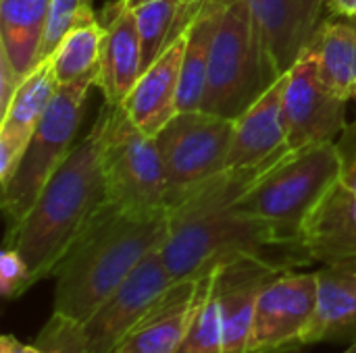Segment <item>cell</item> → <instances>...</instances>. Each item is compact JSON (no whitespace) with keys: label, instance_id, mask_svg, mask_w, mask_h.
<instances>
[{"label":"cell","instance_id":"obj_28","mask_svg":"<svg viewBox=\"0 0 356 353\" xmlns=\"http://www.w3.org/2000/svg\"><path fill=\"white\" fill-rule=\"evenodd\" d=\"M86 0H50L48 8V27H46V37L44 46L40 52V62L48 60L58 42L67 35V31L73 27V23L79 19V15L86 8Z\"/></svg>","mask_w":356,"mask_h":353},{"label":"cell","instance_id":"obj_5","mask_svg":"<svg viewBox=\"0 0 356 353\" xmlns=\"http://www.w3.org/2000/svg\"><path fill=\"white\" fill-rule=\"evenodd\" d=\"M340 175L342 158L336 141L290 150L242 193L236 208L273 225L288 239L305 243L307 216Z\"/></svg>","mask_w":356,"mask_h":353},{"label":"cell","instance_id":"obj_31","mask_svg":"<svg viewBox=\"0 0 356 353\" xmlns=\"http://www.w3.org/2000/svg\"><path fill=\"white\" fill-rule=\"evenodd\" d=\"M23 79H25V77H21V75L15 71L13 62L8 60V56H6L4 50L0 48V117H2V112L6 110V106L10 104V100H13L17 87L21 85Z\"/></svg>","mask_w":356,"mask_h":353},{"label":"cell","instance_id":"obj_7","mask_svg":"<svg viewBox=\"0 0 356 353\" xmlns=\"http://www.w3.org/2000/svg\"><path fill=\"white\" fill-rule=\"evenodd\" d=\"M100 160L111 204L127 210H167V177L156 139L138 129L123 106L104 104Z\"/></svg>","mask_w":356,"mask_h":353},{"label":"cell","instance_id":"obj_21","mask_svg":"<svg viewBox=\"0 0 356 353\" xmlns=\"http://www.w3.org/2000/svg\"><path fill=\"white\" fill-rule=\"evenodd\" d=\"M50 0H0V48L21 77L40 64Z\"/></svg>","mask_w":356,"mask_h":353},{"label":"cell","instance_id":"obj_22","mask_svg":"<svg viewBox=\"0 0 356 353\" xmlns=\"http://www.w3.org/2000/svg\"><path fill=\"white\" fill-rule=\"evenodd\" d=\"M321 81L336 96L356 102V29L346 17L323 21L307 48Z\"/></svg>","mask_w":356,"mask_h":353},{"label":"cell","instance_id":"obj_26","mask_svg":"<svg viewBox=\"0 0 356 353\" xmlns=\"http://www.w3.org/2000/svg\"><path fill=\"white\" fill-rule=\"evenodd\" d=\"M142 44V67H150L173 42L179 0H150L131 8Z\"/></svg>","mask_w":356,"mask_h":353},{"label":"cell","instance_id":"obj_29","mask_svg":"<svg viewBox=\"0 0 356 353\" xmlns=\"http://www.w3.org/2000/svg\"><path fill=\"white\" fill-rule=\"evenodd\" d=\"M31 279H29V268L19 256L17 250L4 248L0 256V289L6 300H17L21 298L27 289H31Z\"/></svg>","mask_w":356,"mask_h":353},{"label":"cell","instance_id":"obj_38","mask_svg":"<svg viewBox=\"0 0 356 353\" xmlns=\"http://www.w3.org/2000/svg\"><path fill=\"white\" fill-rule=\"evenodd\" d=\"M86 4H88V6H92V0H86Z\"/></svg>","mask_w":356,"mask_h":353},{"label":"cell","instance_id":"obj_10","mask_svg":"<svg viewBox=\"0 0 356 353\" xmlns=\"http://www.w3.org/2000/svg\"><path fill=\"white\" fill-rule=\"evenodd\" d=\"M317 273L286 270L277 275L259 295L248 353L305 347L302 337L317 312Z\"/></svg>","mask_w":356,"mask_h":353},{"label":"cell","instance_id":"obj_34","mask_svg":"<svg viewBox=\"0 0 356 353\" xmlns=\"http://www.w3.org/2000/svg\"><path fill=\"white\" fill-rule=\"evenodd\" d=\"M0 353H27V345H23L13 335H4L0 339Z\"/></svg>","mask_w":356,"mask_h":353},{"label":"cell","instance_id":"obj_36","mask_svg":"<svg viewBox=\"0 0 356 353\" xmlns=\"http://www.w3.org/2000/svg\"><path fill=\"white\" fill-rule=\"evenodd\" d=\"M129 8H134V6H138V4H144V2H150V0H123Z\"/></svg>","mask_w":356,"mask_h":353},{"label":"cell","instance_id":"obj_23","mask_svg":"<svg viewBox=\"0 0 356 353\" xmlns=\"http://www.w3.org/2000/svg\"><path fill=\"white\" fill-rule=\"evenodd\" d=\"M221 0H215L200 8V12L186 27V52L181 60V79H179V98L177 110H198L202 108L207 77H209V60L211 46L219 21Z\"/></svg>","mask_w":356,"mask_h":353},{"label":"cell","instance_id":"obj_14","mask_svg":"<svg viewBox=\"0 0 356 353\" xmlns=\"http://www.w3.org/2000/svg\"><path fill=\"white\" fill-rule=\"evenodd\" d=\"M184 52L186 31L177 35L159 54V58L140 73L136 85L121 104L134 125L150 137H156L159 131L179 112L177 98Z\"/></svg>","mask_w":356,"mask_h":353},{"label":"cell","instance_id":"obj_19","mask_svg":"<svg viewBox=\"0 0 356 353\" xmlns=\"http://www.w3.org/2000/svg\"><path fill=\"white\" fill-rule=\"evenodd\" d=\"M198 279L177 281L113 353H177L190 327Z\"/></svg>","mask_w":356,"mask_h":353},{"label":"cell","instance_id":"obj_16","mask_svg":"<svg viewBox=\"0 0 356 353\" xmlns=\"http://www.w3.org/2000/svg\"><path fill=\"white\" fill-rule=\"evenodd\" d=\"M102 17L106 21L96 87H100L106 106H121L144 71L140 33L134 10L123 0L111 2Z\"/></svg>","mask_w":356,"mask_h":353},{"label":"cell","instance_id":"obj_2","mask_svg":"<svg viewBox=\"0 0 356 353\" xmlns=\"http://www.w3.org/2000/svg\"><path fill=\"white\" fill-rule=\"evenodd\" d=\"M102 133L104 110L44 185L23 221L6 231L4 248L19 252L31 285L54 277L71 246L108 202L100 160Z\"/></svg>","mask_w":356,"mask_h":353},{"label":"cell","instance_id":"obj_24","mask_svg":"<svg viewBox=\"0 0 356 353\" xmlns=\"http://www.w3.org/2000/svg\"><path fill=\"white\" fill-rule=\"evenodd\" d=\"M102 37L104 23L96 17L92 6H86L48 58L58 85H69L98 71Z\"/></svg>","mask_w":356,"mask_h":353},{"label":"cell","instance_id":"obj_37","mask_svg":"<svg viewBox=\"0 0 356 353\" xmlns=\"http://www.w3.org/2000/svg\"><path fill=\"white\" fill-rule=\"evenodd\" d=\"M346 19H350V23L355 25V29H356V15H355V17H346Z\"/></svg>","mask_w":356,"mask_h":353},{"label":"cell","instance_id":"obj_35","mask_svg":"<svg viewBox=\"0 0 356 353\" xmlns=\"http://www.w3.org/2000/svg\"><path fill=\"white\" fill-rule=\"evenodd\" d=\"M265 353H300V347H286V350H277V352H265Z\"/></svg>","mask_w":356,"mask_h":353},{"label":"cell","instance_id":"obj_15","mask_svg":"<svg viewBox=\"0 0 356 353\" xmlns=\"http://www.w3.org/2000/svg\"><path fill=\"white\" fill-rule=\"evenodd\" d=\"M58 87L60 85L48 60L40 62L17 87L10 104L0 117V187L15 175L33 129Z\"/></svg>","mask_w":356,"mask_h":353},{"label":"cell","instance_id":"obj_20","mask_svg":"<svg viewBox=\"0 0 356 353\" xmlns=\"http://www.w3.org/2000/svg\"><path fill=\"white\" fill-rule=\"evenodd\" d=\"M317 281V312L302 345L356 335V258L323 264Z\"/></svg>","mask_w":356,"mask_h":353},{"label":"cell","instance_id":"obj_9","mask_svg":"<svg viewBox=\"0 0 356 353\" xmlns=\"http://www.w3.org/2000/svg\"><path fill=\"white\" fill-rule=\"evenodd\" d=\"M159 250L148 254L83 322L88 353L115 352L175 285Z\"/></svg>","mask_w":356,"mask_h":353},{"label":"cell","instance_id":"obj_27","mask_svg":"<svg viewBox=\"0 0 356 353\" xmlns=\"http://www.w3.org/2000/svg\"><path fill=\"white\" fill-rule=\"evenodd\" d=\"M27 353H88L83 322L52 312L33 343L27 345Z\"/></svg>","mask_w":356,"mask_h":353},{"label":"cell","instance_id":"obj_12","mask_svg":"<svg viewBox=\"0 0 356 353\" xmlns=\"http://www.w3.org/2000/svg\"><path fill=\"white\" fill-rule=\"evenodd\" d=\"M275 71L284 77L323 25L330 0H246Z\"/></svg>","mask_w":356,"mask_h":353},{"label":"cell","instance_id":"obj_18","mask_svg":"<svg viewBox=\"0 0 356 353\" xmlns=\"http://www.w3.org/2000/svg\"><path fill=\"white\" fill-rule=\"evenodd\" d=\"M313 262L332 264L356 258V193L338 181L313 208L302 227Z\"/></svg>","mask_w":356,"mask_h":353},{"label":"cell","instance_id":"obj_13","mask_svg":"<svg viewBox=\"0 0 356 353\" xmlns=\"http://www.w3.org/2000/svg\"><path fill=\"white\" fill-rule=\"evenodd\" d=\"M282 268L265 260L242 258L217 266V293L223 320V353H248L252 318L261 291L282 273Z\"/></svg>","mask_w":356,"mask_h":353},{"label":"cell","instance_id":"obj_39","mask_svg":"<svg viewBox=\"0 0 356 353\" xmlns=\"http://www.w3.org/2000/svg\"><path fill=\"white\" fill-rule=\"evenodd\" d=\"M353 353H356V347H355V352H353Z\"/></svg>","mask_w":356,"mask_h":353},{"label":"cell","instance_id":"obj_17","mask_svg":"<svg viewBox=\"0 0 356 353\" xmlns=\"http://www.w3.org/2000/svg\"><path fill=\"white\" fill-rule=\"evenodd\" d=\"M286 75L280 77L252 106L234 119V139L227 156V169H246L267 162L288 148V129L284 119Z\"/></svg>","mask_w":356,"mask_h":353},{"label":"cell","instance_id":"obj_11","mask_svg":"<svg viewBox=\"0 0 356 353\" xmlns=\"http://www.w3.org/2000/svg\"><path fill=\"white\" fill-rule=\"evenodd\" d=\"M348 100L336 96L321 81L317 62L309 50L286 73L284 119L288 129V148L300 150L315 144L336 141L346 123Z\"/></svg>","mask_w":356,"mask_h":353},{"label":"cell","instance_id":"obj_8","mask_svg":"<svg viewBox=\"0 0 356 353\" xmlns=\"http://www.w3.org/2000/svg\"><path fill=\"white\" fill-rule=\"evenodd\" d=\"M167 177V210L227 169L234 119L202 108L177 112L154 137Z\"/></svg>","mask_w":356,"mask_h":353},{"label":"cell","instance_id":"obj_33","mask_svg":"<svg viewBox=\"0 0 356 353\" xmlns=\"http://www.w3.org/2000/svg\"><path fill=\"white\" fill-rule=\"evenodd\" d=\"M336 17H355L356 15V0H330L327 6Z\"/></svg>","mask_w":356,"mask_h":353},{"label":"cell","instance_id":"obj_6","mask_svg":"<svg viewBox=\"0 0 356 353\" xmlns=\"http://www.w3.org/2000/svg\"><path fill=\"white\" fill-rule=\"evenodd\" d=\"M98 83V71L60 85L21 156L15 175L2 185V212L8 229L19 225L31 210L44 185L73 150L90 89ZM6 229V231H8Z\"/></svg>","mask_w":356,"mask_h":353},{"label":"cell","instance_id":"obj_4","mask_svg":"<svg viewBox=\"0 0 356 353\" xmlns=\"http://www.w3.org/2000/svg\"><path fill=\"white\" fill-rule=\"evenodd\" d=\"M280 77L246 0H221L202 110L238 119Z\"/></svg>","mask_w":356,"mask_h":353},{"label":"cell","instance_id":"obj_30","mask_svg":"<svg viewBox=\"0 0 356 353\" xmlns=\"http://www.w3.org/2000/svg\"><path fill=\"white\" fill-rule=\"evenodd\" d=\"M336 146L342 158L340 181L356 193V121L344 129V133L336 139Z\"/></svg>","mask_w":356,"mask_h":353},{"label":"cell","instance_id":"obj_32","mask_svg":"<svg viewBox=\"0 0 356 353\" xmlns=\"http://www.w3.org/2000/svg\"><path fill=\"white\" fill-rule=\"evenodd\" d=\"M215 0H179V15H177V23H175V31H173V40L177 35H181L186 31V27L192 23V19L200 12L202 6L211 4Z\"/></svg>","mask_w":356,"mask_h":353},{"label":"cell","instance_id":"obj_3","mask_svg":"<svg viewBox=\"0 0 356 353\" xmlns=\"http://www.w3.org/2000/svg\"><path fill=\"white\" fill-rule=\"evenodd\" d=\"M167 227L169 210H127L106 202L54 273L52 312L86 322L138 264L163 246Z\"/></svg>","mask_w":356,"mask_h":353},{"label":"cell","instance_id":"obj_1","mask_svg":"<svg viewBox=\"0 0 356 353\" xmlns=\"http://www.w3.org/2000/svg\"><path fill=\"white\" fill-rule=\"evenodd\" d=\"M290 150L246 169H225L169 208L161 256L173 281L198 279L217 266L254 258L282 268L313 262L307 246L236 208L242 193Z\"/></svg>","mask_w":356,"mask_h":353},{"label":"cell","instance_id":"obj_25","mask_svg":"<svg viewBox=\"0 0 356 353\" xmlns=\"http://www.w3.org/2000/svg\"><path fill=\"white\" fill-rule=\"evenodd\" d=\"M215 277L217 268L198 277L194 314L177 353H223V320Z\"/></svg>","mask_w":356,"mask_h":353}]
</instances>
